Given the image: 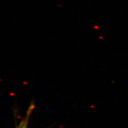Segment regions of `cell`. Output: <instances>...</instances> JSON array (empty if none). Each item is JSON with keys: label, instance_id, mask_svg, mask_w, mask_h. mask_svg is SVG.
<instances>
[{"label": "cell", "instance_id": "1", "mask_svg": "<svg viewBox=\"0 0 128 128\" xmlns=\"http://www.w3.org/2000/svg\"><path fill=\"white\" fill-rule=\"evenodd\" d=\"M34 102H32L28 108V109L27 110V113H26V116L24 120L21 122V123L19 124V126L17 127V128H27L28 126V122L29 118L30 115V114L33 111L34 108Z\"/></svg>", "mask_w": 128, "mask_h": 128}]
</instances>
